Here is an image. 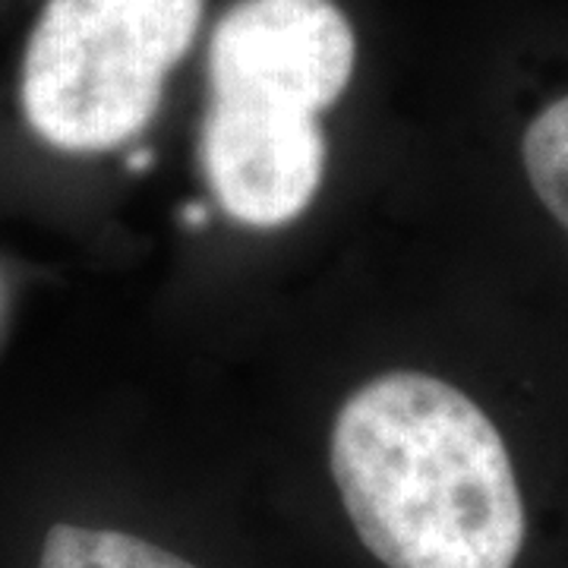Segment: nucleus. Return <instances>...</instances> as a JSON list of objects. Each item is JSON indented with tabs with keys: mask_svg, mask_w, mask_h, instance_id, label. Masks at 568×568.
I'll list each match as a JSON object with an SVG mask.
<instances>
[{
	"mask_svg": "<svg viewBox=\"0 0 568 568\" xmlns=\"http://www.w3.org/2000/svg\"><path fill=\"white\" fill-rule=\"evenodd\" d=\"M332 484L383 568H515L528 508L506 439L465 392L426 373L357 388L332 426Z\"/></svg>",
	"mask_w": 568,
	"mask_h": 568,
	"instance_id": "obj_1",
	"label": "nucleus"
},
{
	"mask_svg": "<svg viewBox=\"0 0 568 568\" xmlns=\"http://www.w3.org/2000/svg\"><path fill=\"white\" fill-rule=\"evenodd\" d=\"M354 58V29L332 0H241L219 20L203 168L234 222L282 227L313 203L325 171L316 118L342 99Z\"/></svg>",
	"mask_w": 568,
	"mask_h": 568,
	"instance_id": "obj_2",
	"label": "nucleus"
},
{
	"mask_svg": "<svg viewBox=\"0 0 568 568\" xmlns=\"http://www.w3.org/2000/svg\"><path fill=\"white\" fill-rule=\"evenodd\" d=\"M200 22L203 0H48L22 58L26 123L70 155L133 140Z\"/></svg>",
	"mask_w": 568,
	"mask_h": 568,
	"instance_id": "obj_3",
	"label": "nucleus"
},
{
	"mask_svg": "<svg viewBox=\"0 0 568 568\" xmlns=\"http://www.w3.org/2000/svg\"><path fill=\"white\" fill-rule=\"evenodd\" d=\"M521 159L537 200L568 234V95L530 121Z\"/></svg>",
	"mask_w": 568,
	"mask_h": 568,
	"instance_id": "obj_4",
	"label": "nucleus"
},
{
	"mask_svg": "<svg viewBox=\"0 0 568 568\" xmlns=\"http://www.w3.org/2000/svg\"><path fill=\"white\" fill-rule=\"evenodd\" d=\"M205 222V209H200V205H193V209H186V224H203Z\"/></svg>",
	"mask_w": 568,
	"mask_h": 568,
	"instance_id": "obj_5",
	"label": "nucleus"
},
{
	"mask_svg": "<svg viewBox=\"0 0 568 568\" xmlns=\"http://www.w3.org/2000/svg\"><path fill=\"white\" fill-rule=\"evenodd\" d=\"M152 162V155L149 152H140V155H130V168L133 171H140V168H145V164Z\"/></svg>",
	"mask_w": 568,
	"mask_h": 568,
	"instance_id": "obj_6",
	"label": "nucleus"
}]
</instances>
